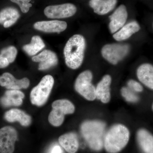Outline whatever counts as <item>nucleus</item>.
<instances>
[{
    "label": "nucleus",
    "mask_w": 153,
    "mask_h": 153,
    "mask_svg": "<svg viewBox=\"0 0 153 153\" xmlns=\"http://www.w3.org/2000/svg\"><path fill=\"white\" fill-rule=\"evenodd\" d=\"M106 125L98 120L86 121L81 126V132L89 147L100 151L104 146Z\"/></svg>",
    "instance_id": "nucleus-1"
},
{
    "label": "nucleus",
    "mask_w": 153,
    "mask_h": 153,
    "mask_svg": "<svg viewBox=\"0 0 153 153\" xmlns=\"http://www.w3.org/2000/svg\"><path fill=\"white\" fill-rule=\"evenodd\" d=\"M85 41L80 35H75L71 37L64 49L65 62L69 68L76 69L81 66L84 58Z\"/></svg>",
    "instance_id": "nucleus-2"
},
{
    "label": "nucleus",
    "mask_w": 153,
    "mask_h": 153,
    "mask_svg": "<svg viewBox=\"0 0 153 153\" xmlns=\"http://www.w3.org/2000/svg\"><path fill=\"white\" fill-rule=\"evenodd\" d=\"M128 129L122 124L113 126L105 134L104 146L108 152L117 153L127 144L129 139Z\"/></svg>",
    "instance_id": "nucleus-3"
},
{
    "label": "nucleus",
    "mask_w": 153,
    "mask_h": 153,
    "mask_svg": "<svg viewBox=\"0 0 153 153\" xmlns=\"http://www.w3.org/2000/svg\"><path fill=\"white\" fill-rule=\"evenodd\" d=\"M54 84L52 76L47 75L31 91L30 94L31 103L37 106L44 105L47 102Z\"/></svg>",
    "instance_id": "nucleus-4"
},
{
    "label": "nucleus",
    "mask_w": 153,
    "mask_h": 153,
    "mask_svg": "<svg viewBox=\"0 0 153 153\" xmlns=\"http://www.w3.org/2000/svg\"><path fill=\"white\" fill-rule=\"evenodd\" d=\"M52 108L48 120L49 123L55 127L60 126L63 124L65 115L72 114L75 111L73 103L66 99L55 100L52 103Z\"/></svg>",
    "instance_id": "nucleus-5"
},
{
    "label": "nucleus",
    "mask_w": 153,
    "mask_h": 153,
    "mask_svg": "<svg viewBox=\"0 0 153 153\" xmlns=\"http://www.w3.org/2000/svg\"><path fill=\"white\" fill-rule=\"evenodd\" d=\"M93 75L90 71H85L78 75L74 88L80 95L88 100L93 101L96 97V88L91 83Z\"/></svg>",
    "instance_id": "nucleus-6"
},
{
    "label": "nucleus",
    "mask_w": 153,
    "mask_h": 153,
    "mask_svg": "<svg viewBox=\"0 0 153 153\" xmlns=\"http://www.w3.org/2000/svg\"><path fill=\"white\" fill-rule=\"evenodd\" d=\"M129 48L127 44H107L102 49V55L109 63L116 65L126 56Z\"/></svg>",
    "instance_id": "nucleus-7"
},
{
    "label": "nucleus",
    "mask_w": 153,
    "mask_h": 153,
    "mask_svg": "<svg viewBox=\"0 0 153 153\" xmlns=\"http://www.w3.org/2000/svg\"><path fill=\"white\" fill-rule=\"evenodd\" d=\"M18 138L16 129L6 126L0 129V153H13Z\"/></svg>",
    "instance_id": "nucleus-8"
},
{
    "label": "nucleus",
    "mask_w": 153,
    "mask_h": 153,
    "mask_svg": "<svg viewBox=\"0 0 153 153\" xmlns=\"http://www.w3.org/2000/svg\"><path fill=\"white\" fill-rule=\"evenodd\" d=\"M76 12V6L70 3L49 6L44 10V13L49 19H59L74 16Z\"/></svg>",
    "instance_id": "nucleus-9"
},
{
    "label": "nucleus",
    "mask_w": 153,
    "mask_h": 153,
    "mask_svg": "<svg viewBox=\"0 0 153 153\" xmlns=\"http://www.w3.org/2000/svg\"><path fill=\"white\" fill-rule=\"evenodd\" d=\"M30 84V80L27 77L17 79L9 72H5L0 76V85L8 89H26L29 87Z\"/></svg>",
    "instance_id": "nucleus-10"
},
{
    "label": "nucleus",
    "mask_w": 153,
    "mask_h": 153,
    "mask_svg": "<svg viewBox=\"0 0 153 153\" xmlns=\"http://www.w3.org/2000/svg\"><path fill=\"white\" fill-rule=\"evenodd\" d=\"M33 61L39 63L38 69L45 70L56 66L58 58L55 53L49 50H45L32 58Z\"/></svg>",
    "instance_id": "nucleus-11"
},
{
    "label": "nucleus",
    "mask_w": 153,
    "mask_h": 153,
    "mask_svg": "<svg viewBox=\"0 0 153 153\" xmlns=\"http://www.w3.org/2000/svg\"><path fill=\"white\" fill-rule=\"evenodd\" d=\"M128 17V13L125 6L121 5L110 16V20L109 27L110 30L112 33L122 27L125 24Z\"/></svg>",
    "instance_id": "nucleus-12"
},
{
    "label": "nucleus",
    "mask_w": 153,
    "mask_h": 153,
    "mask_svg": "<svg viewBox=\"0 0 153 153\" xmlns=\"http://www.w3.org/2000/svg\"><path fill=\"white\" fill-rule=\"evenodd\" d=\"M67 25L63 21L54 20L36 22L34 25L36 30L47 33H60L66 30Z\"/></svg>",
    "instance_id": "nucleus-13"
},
{
    "label": "nucleus",
    "mask_w": 153,
    "mask_h": 153,
    "mask_svg": "<svg viewBox=\"0 0 153 153\" xmlns=\"http://www.w3.org/2000/svg\"><path fill=\"white\" fill-rule=\"evenodd\" d=\"M25 97V94L21 91L9 89L0 99V103L4 107L20 106Z\"/></svg>",
    "instance_id": "nucleus-14"
},
{
    "label": "nucleus",
    "mask_w": 153,
    "mask_h": 153,
    "mask_svg": "<svg viewBox=\"0 0 153 153\" xmlns=\"http://www.w3.org/2000/svg\"><path fill=\"white\" fill-rule=\"evenodd\" d=\"M111 78L109 75L103 76L96 88V97L102 102L107 103L110 100V85Z\"/></svg>",
    "instance_id": "nucleus-15"
},
{
    "label": "nucleus",
    "mask_w": 153,
    "mask_h": 153,
    "mask_svg": "<svg viewBox=\"0 0 153 153\" xmlns=\"http://www.w3.org/2000/svg\"><path fill=\"white\" fill-rule=\"evenodd\" d=\"M5 120L10 123L18 122L23 126H29L32 123V118L25 111L17 108L8 111L4 116Z\"/></svg>",
    "instance_id": "nucleus-16"
},
{
    "label": "nucleus",
    "mask_w": 153,
    "mask_h": 153,
    "mask_svg": "<svg viewBox=\"0 0 153 153\" xmlns=\"http://www.w3.org/2000/svg\"><path fill=\"white\" fill-rule=\"evenodd\" d=\"M59 143L68 153H75L79 148L77 135L74 133H68L59 137Z\"/></svg>",
    "instance_id": "nucleus-17"
},
{
    "label": "nucleus",
    "mask_w": 153,
    "mask_h": 153,
    "mask_svg": "<svg viewBox=\"0 0 153 153\" xmlns=\"http://www.w3.org/2000/svg\"><path fill=\"white\" fill-rule=\"evenodd\" d=\"M20 16L19 11L12 7H8L0 11V24L8 28L16 23Z\"/></svg>",
    "instance_id": "nucleus-18"
},
{
    "label": "nucleus",
    "mask_w": 153,
    "mask_h": 153,
    "mask_svg": "<svg viewBox=\"0 0 153 153\" xmlns=\"http://www.w3.org/2000/svg\"><path fill=\"white\" fill-rule=\"evenodd\" d=\"M117 3V0H90L89 5L96 13L104 15L112 10Z\"/></svg>",
    "instance_id": "nucleus-19"
},
{
    "label": "nucleus",
    "mask_w": 153,
    "mask_h": 153,
    "mask_svg": "<svg viewBox=\"0 0 153 153\" xmlns=\"http://www.w3.org/2000/svg\"><path fill=\"white\" fill-rule=\"evenodd\" d=\"M137 76L140 82L150 88L153 89V67L146 63L141 65L137 70Z\"/></svg>",
    "instance_id": "nucleus-20"
},
{
    "label": "nucleus",
    "mask_w": 153,
    "mask_h": 153,
    "mask_svg": "<svg viewBox=\"0 0 153 153\" xmlns=\"http://www.w3.org/2000/svg\"><path fill=\"white\" fill-rule=\"evenodd\" d=\"M137 140L141 149L145 153H153V137L146 130L141 129L137 132Z\"/></svg>",
    "instance_id": "nucleus-21"
},
{
    "label": "nucleus",
    "mask_w": 153,
    "mask_h": 153,
    "mask_svg": "<svg viewBox=\"0 0 153 153\" xmlns=\"http://www.w3.org/2000/svg\"><path fill=\"white\" fill-rule=\"evenodd\" d=\"M140 29L137 22L133 21L123 26L121 29L113 35V38L117 41L125 40L129 38L134 33L138 32Z\"/></svg>",
    "instance_id": "nucleus-22"
},
{
    "label": "nucleus",
    "mask_w": 153,
    "mask_h": 153,
    "mask_svg": "<svg viewBox=\"0 0 153 153\" xmlns=\"http://www.w3.org/2000/svg\"><path fill=\"white\" fill-rule=\"evenodd\" d=\"M45 44L39 36H33L30 44H26L23 47V50L30 56H33L44 49Z\"/></svg>",
    "instance_id": "nucleus-23"
},
{
    "label": "nucleus",
    "mask_w": 153,
    "mask_h": 153,
    "mask_svg": "<svg viewBox=\"0 0 153 153\" xmlns=\"http://www.w3.org/2000/svg\"><path fill=\"white\" fill-rule=\"evenodd\" d=\"M16 48L14 46L4 48L1 50L0 55L6 58L10 63H12L15 61L17 55Z\"/></svg>",
    "instance_id": "nucleus-24"
},
{
    "label": "nucleus",
    "mask_w": 153,
    "mask_h": 153,
    "mask_svg": "<svg viewBox=\"0 0 153 153\" xmlns=\"http://www.w3.org/2000/svg\"><path fill=\"white\" fill-rule=\"evenodd\" d=\"M122 95L125 98L126 100L129 102H137L139 100L138 97L134 93V92L129 88L123 87L121 90Z\"/></svg>",
    "instance_id": "nucleus-25"
},
{
    "label": "nucleus",
    "mask_w": 153,
    "mask_h": 153,
    "mask_svg": "<svg viewBox=\"0 0 153 153\" xmlns=\"http://www.w3.org/2000/svg\"><path fill=\"white\" fill-rule=\"evenodd\" d=\"M13 2L16 3L20 7L22 13H26L32 7L30 2L32 0H10Z\"/></svg>",
    "instance_id": "nucleus-26"
},
{
    "label": "nucleus",
    "mask_w": 153,
    "mask_h": 153,
    "mask_svg": "<svg viewBox=\"0 0 153 153\" xmlns=\"http://www.w3.org/2000/svg\"><path fill=\"white\" fill-rule=\"evenodd\" d=\"M128 86L130 89L135 92H141L143 89L140 84L133 79L129 80L128 82Z\"/></svg>",
    "instance_id": "nucleus-27"
},
{
    "label": "nucleus",
    "mask_w": 153,
    "mask_h": 153,
    "mask_svg": "<svg viewBox=\"0 0 153 153\" xmlns=\"http://www.w3.org/2000/svg\"><path fill=\"white\" fill-rule=\"evenodd\" d=\"M10 63L6 58L0 55V68H5L10 65Z\"/></svg>",
    "instance_id": "nucleus-28"
},
{
    "label": "nucleus",
    "mask_w": 153,
    "mask_h": 153,
    "mask_svg": "<svg viewBox=\"0 0 153 153\" xmlns=\"http://www.w3.org/2000/svg\"><path fill=\"white\" fill-rule=\"evenodd\" d=\"M50 153H62V149L60 146L56 145L52 148Z\"/></svg>",
    "instance_id": "nucleus-29"
}]
</instances>
